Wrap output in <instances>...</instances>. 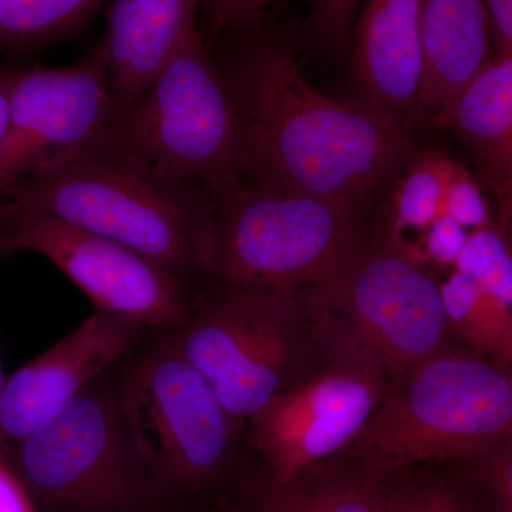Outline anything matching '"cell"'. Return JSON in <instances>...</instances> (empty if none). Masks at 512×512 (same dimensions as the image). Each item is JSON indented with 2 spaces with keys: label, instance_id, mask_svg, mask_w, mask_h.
<instances>
[{
  "label": "cell",
  "instance_id": "8fae6325",
  "mask_svg": "<svg viewBox=\"0 0 512 512\" xmlns=\"http://www.w3.org/2000/svg\"><path fill=\"white\" fill-rule=\"evenodd\" d=\"M2 227L6 249L45 255L96 305V311L146 329L177 330L190 318L183 276L113 239L12 205Z\"/></svg>",
  "mask_w": 512,
  "mask_h": 512
},
{
  "label": "cell",
  "instance_id": "f1b7e54d",
  "mask_svg": "<svg viewBox=\"0 0 512 512\" xmlns=\"http://www.w3.org/2000/svg\"><path fill=\"white\" fill-rule=\"evenodd\" d=\"M490 20L491 42L498 55H512V0H483Z\"/></svg>",
  "mask_w": 512,
  "mask_h": 512
},
{
  "label": "cell",
  "instance_id": "d6986e66",
  "mask_svg": "<svg viewBox=\"0 0 512 512\" xmlns=\"http://www.w3.org/2000/svg\"><path fill=\"white\" fill-rule=\"evenodd\" d=\"M384 512L500 511L470 464L426 461L397 471Z\"/></svg>",
  "mask_w": 512,
  "mask_h": 512
},
{
  "label": "cell",
  "instance_id": "484cf974",
  "mask_svg": "<svg viewBox=\"0 0 512 512\" xmlns=\"http://www.w3.org/2000/svg\"><path fill=\"white\" fill-rule=\"evenodd\" d=\"M276 2L279 0H204L212 35L225 30L254 28L265 9Z\"/></svg>",
  "mask_w": 512,
  "mask_h": 512
},
{
  "label": "cell",
  "instance_id": "8992f818",
  "mask_svg": "<svg viewBox=\"0 0 512 512\" xmlns=\"http://www.w3.org/2000/svg\"><path fill=\"white\" fill-rule=\"evenodd\" d=\"M104 133L160 173L212 194L247 173V124L197 30Z\"/></svg>",
  "mask_w": 512,
  "mask_h": 512
},
{
  "label": "cell",
  "instance_id": "603a6c76",
  "mask_svg": "<svg viewBox=\"0 0 512 512\" xmlns=\"http://www.w3.org/2000/svg\"><path fill=\"white\" fill-rule=\"evenodd\" d=\"M457 272L471 276L485 291L512 306V255L507 224L476 229L454 262Z\"/></svg>",
  "mask_w": 512,
  "mask_h": 512
},
{
  "label": "cell",
  "instance_id": "30bf717a",
  "mask_svg": "<svg viewBox=\"0 0 512 512\" xmlns=\"http://www.w3.org/2000/svg\"><path fill=\"white\" fill-rule=\"evenodd\" d=\"M298 296L339 320L392 379L448 348L440 285L419 256L387 238L367 235L328 278Z\"/></svg>",
  "mask_w": 512,
  "mask_h": 512
},
{
  "label": "cell",
  "instance_id": "1f68e13d",
  "mask_svg": "<svg viewBox=\"0 0 512 512\" xmlns=\"http://www.w3.org/2000/svg\"><path fill=\"white\" fill-rule=\"evenodd\" d=\"M3 383H5V379H3L2 362H0V393H2Z\"/></svg>",
  "mask_w": 512,
  "mask_h": 512
},
{
  "label": "cell",
  "instance_id": "9a60e30c",
  "mask_svg": "<svg viewBox=\"0 0 512 512\" xmlns=\"http://www.w3.org/2000/svg\"><path fill=\"white\" fill-rule=\"evenodd\" d=\"M200 3L114 0L104 39L116 116L136 103L175 50L194 32Z\"/></svg>",
  "mask_w": 512,
  "mask_h": 512
},
{
  "label": "cell",
  "instance_id": "3957f363",
  "mask_svg": "<svg viewBox=\"0 0 512 512\" xmlns=\"http://www.w3.org/2000/svg\"><path fill=\"white\" fill-rule=\"evenodd\" d=\"M511 434L510 369L446 348L394 377L342 453L390 471L426 461L470 463Z\"/></svg>",
  "mask_w": 512,
  "mask_h": 512
},
{
  "label": "cell",
  "instance_id": "f546056e",
  "mask_svg": "<svg viewBox=\"0 0 512 512\" xmlns=\"http://www.w3.org/2000/svg\"><path fill=\"white\" fill-rule=\"evenodd\" d=\"M19 70L0 69V147L8 131L10 99Z\"/></svg>",
  "mask_w": 512,
  "mask_h": 512
},
{
  "label": "cell",
  "instance_id": "5bb4252c",
  "mask_svg": "<svg viewBox=\"0 0 512 512\" xmlns=\"http://www.w3.org/2000/svg\"><path fill=\"white\" fill-rule=\"evenodd\" d=\"M350 37L359 100L412 128L420 116L421 0H367Z\"/></svg>",
  "mask_w": 512,
  "mask_h": 512
},
{
  "label": "cell",
  "instance_id": "7402d4cb",
  "mask_svg": "<svg viewBox=\"0 0 512 512\" xmlns=\"http://www.w3.org/2000/svg\"><path fill=\"white\" fill-rule=\"evenodd\" d=\"M460 165L436 151L413 154L394 187L389 237L403 229L427 232L431 222L440 217L444 188Z\"/></svg>",
  "mask_w": 512,
  "mask_h": 512
},
{
  "label": "cell",
  "instance_id": "277c9868",
  "mask_svg": "<svg viewBox=\"0 0 512 512\" xmlns=\"http://www.w3.org/2000/svg\"><path fill=\"white\" fill-rule=\"evenodd\" d=\"M40 512H154L168 493L134 444L107 372L8 447Z\"/></svg>",
  "mask_w": 512,
  "mask_h": 512
},
{
  "label": "cell",
  "instance_id": "4fadbf2b",
  "mask_svg": "<svg viewBox=\"0 0 512 512\" xmlns=\"http://www.w3.org/2000/svg\"><path fill=\"white\" fill-rule=\"evenodd\" d=\"M144 326L96 311L56 345L16 370L0 393V447H9L52 416L126 356Z\"/></svg>",
  "mask_w": 512,
  "mask_h": 512
},
{
  "label": "cell",
  "instance_id": "44dd1931",
  "mask_svg": "<svg viewBox=\"0 0 512 512\" xmlns=\"http://www.w3.org/2000/svg\"><path fill=\"white\" fill-rule=\"evenodd\" d=\"M104 0H0V50L32 52L83 26Z\"/></svg>",
  "mask_w": 512,
  "mask_h": 512
},
{
  "label": "cell",
  "instance_id": "d4e9b609",
  "mask_svg": "<svg viewBox=\"0 0 512 512\" xmlns=\"http://www.w3.org/2000/svg\"><path fill=\"white\" fill-rule=\"evenodd\" d=\"M485 490L500 512H512V434L471 460Z\"/></svg>",
  "mask_w": 512,
  "mask_h": 512
},
{
  "label": "cell",
  "instance_id": "7c38bea8",
  "mask_svg": "<svg viewBox=\"0 0 512 512\" xmlns=\"http://www.w3.org/2000/svg\"><path fill=\"white\" fill-rule=\"evenodd\" d=\"M114 116L104 36L70 66L19 70L0 147V191L79 153Z\"/></svg>",
  "mask_w": 512,
  "mask_h": 512
},
{
  "label": "cell",
  "instance_id": "7a4b0ae2",
  "mask_svg": "<svg viewBox=\"0 0 512 512\" xmlns=\"http://www.w3.org/2000/svg\"><path fill=\"white\" fill-rule=\"evenodd\" d=\"M0 192L15 210L113 239L183 278L214 274L217 212L210 188L160 173L104 131L62 164Z\"/></svg>",
  "mask_w": 512,
  "mask_h": 512
},
{
  "label": "cell",
  "instance_id": "9c48e42d",
  "mask_svg": "<svg viewBox=\"0 0 512 512\" xmlns=\"http://www.w3.org/2000/svg\"><path fill=\"white\" fill-rule=\"evenodd\" d=\"M119 399L134 444L168 494L200 493L224 476L239 423L170 338L128 367Z\"/></svg>",
  "mask_w": 512,
  "mask_h": 512
},
{
  "label": "cell",
  "instance_id": "52a82bcc",
  "mask_svg": "<svg viewBox=\"0 0 512 512\" xmlns=\"http://www.w3.org/2000/svg\"><path fill=\"white\" fill-rule=\"evenodd\" d=\"M311 308V306H309ZM295 375L249 419L259 474L286 483L353 443L392 383L389 370L328 312Z\"/></svg>",
  "mask_w": 512,
  "mask_h": 512
},
{
  "label": "cell",
  "instance_id": "4316f807",
  "mask_svg": "<svg viewBox=\"0 0 512 512\" xmlns=\"http://www.w3.org/2000/svg\"><path fill=\"white\" fill-rule=\"evenodd\" d=\"M466 229L447 215L436 218L426 232L424 255L441 265H454L467 241Z\"/></svg>",
  "mask_w": 512,
  "mask_h": 512
},
{
  "label": "cell",
  "instance_id": "4dcf8cb0",
  "mask_svg": "<svg viewBox=\"0 0 512 512\" xmlns=\"http://www.w3.org/2000/svg\"><path fill=\"white\" fill-rule=\"evenodd\" d=\"M8 211H9L8 204L2 205V207H0V254H2L3 251H6L5 239H3L2 222H3V218H5V215L8 214Z\"/></svg>",
  "mask_w": 512,
  "mask_h": 512
},
{
  "label": "cell",
  "instance_id": "83f0119b",
  "mask_svg": "<svg viewBox=\"0 0 512 512\" xmlns=\"http://www.w3.org/2000/svg\"><path fill=\"white\" fill-rule=\"evenodd\" d=\"M0 512H40L32 495L0 450Z\"/></svg>",
  "mask_w": 512,
  "mask_h": 512
},
{
  "label": "cell",
  "instance_id": "d6a6232c",
  "mask_svg": "<svg viewBox=\"0 0 512 512\" xmlns=\"http://www.w3.org/2000/svg\"><path fill=\"white\" fill-rule=\"evenodd\" d=\"M229 512H242V511H241V510H239V508H238V507H235V508H234V510H231V511H229Z\"/></svg>",
  "mask_w": 512,
  "mask_h": 512
},
{
  "label": "cell",
  "instance_id": "ba28073f",
  "mask_svg": "<svg viewBox=\"0 0 512 512\" xmlns=\"http://www.w3.org/2000/svg\"><path fill=\"white\" fill-rule=\"evenodd\" d=\"M315 333L316 312L301 296L224 285L170 339L241 423L295 375Z\"/></svg>",
  "mask_w": 512,
  "mask_h": 512
},
{
  "label": "cell",
  "instance_id": "ffe728a7",
  "mask_svg": "<svg viewBox=\"0 0 512 512\" xmlns=\"http://www.w3.org/2000/svg\"><path fill=\"white\" fill-rule=\"evenodd\" d=\"M441 301L450 329L456 330L498 365L511 367V306L485 291L471 276L456 272L440 285Z\"/></svg>",
  "mask_w": 512,
  "mask_h": 512
},
{
  "label": "cell",
  "instance_id": "e0dca14e",
  "mask_svg": "<svg viewBox=\"0 0 512 512\" xmlns=\"http://www.w3.org/2000/svg\"><path fill=\"white\" fill-rule=\"evenodd\" d=\"M399 471V470H397ZM397 471L346 453L303 468L286 483L258 474L242 484V512H384Z\"/></svg>",
  "mask_w": 512,
  "mask_h": 512
},
{
  "label": "cell",
  "instance_id": "5b68a950",
  "mask_svg": "<svg viewBox=\"0 0 512 512\" xmlns=\"http://www.w3.org/2000/svg\"><path fill=\"white\" fill-rule=\"evenodd\" d=\"M214 274L245 291L301 295L363 241V214L346 198L242 183L215 192Z\"/></svg>",
  "mask_w": 512,
  "mask_h": 512
},
{
  "label": "cell",
  "instance_id": "2e32d148",
  "mask_svg": "<svg viewBox=\"0 0 512 512\" xmlns=\"http://www.w3.org/2000/svg\"><path fill=\"white\" fill-rule=\"evenodd\" d=\"M473 148L484 183L507 224L512 202V55L491 57L476 76L434 114Z\"/></svg>",
  "mask_w": 512,
  "mask_h": 512
},
{
  "label": "cell",
  "instance_id": "ac0fdd59",
  "mask_svg": "<svg viewBox=\"0 0 512 512\" xmlns=\"http://www.w3.org/2000/svg\"><path fill=\"white\" fill-rule=\"evenodd\" d=\"M421 113L436 114L491 59L483 0H421Z\"/></svg>",
  "mask_w": 512,
  "mask_h": 512
},
{
  "label": "cell",
  "instance_id": "6da1fadb",
  "mask_svg": "<svg viewBox=\"0 0 512 512\" xmlns=\"http://www.w3.org/2000/svg\"><path fill=\"white\" fill-rule=\"evenodd\" d=\"M224 79L248 128L249 185L346 198L366 212L416 153L409 127L320 92L279 40H249Z\"/></svg>",
  "mask_w": 512,
  "mask_h": 512
},
{
  "label": "cell",
  "instance_id": "cb8c5ba5",
  "mask_svg": "<svg viewBox=\"0 0 512 512\" xmlns=\"http://www.w3.org/2000/svg\"><path fill=\"white\" fill-rule=\"evenodd\" d=\"M443 215L464 229H480L488 224V205L483 191L463 165H460L444 188L440 217Z\"/></svg>",
  "mask_w": 512,
  "mask_h": 512
}]
</instances>
